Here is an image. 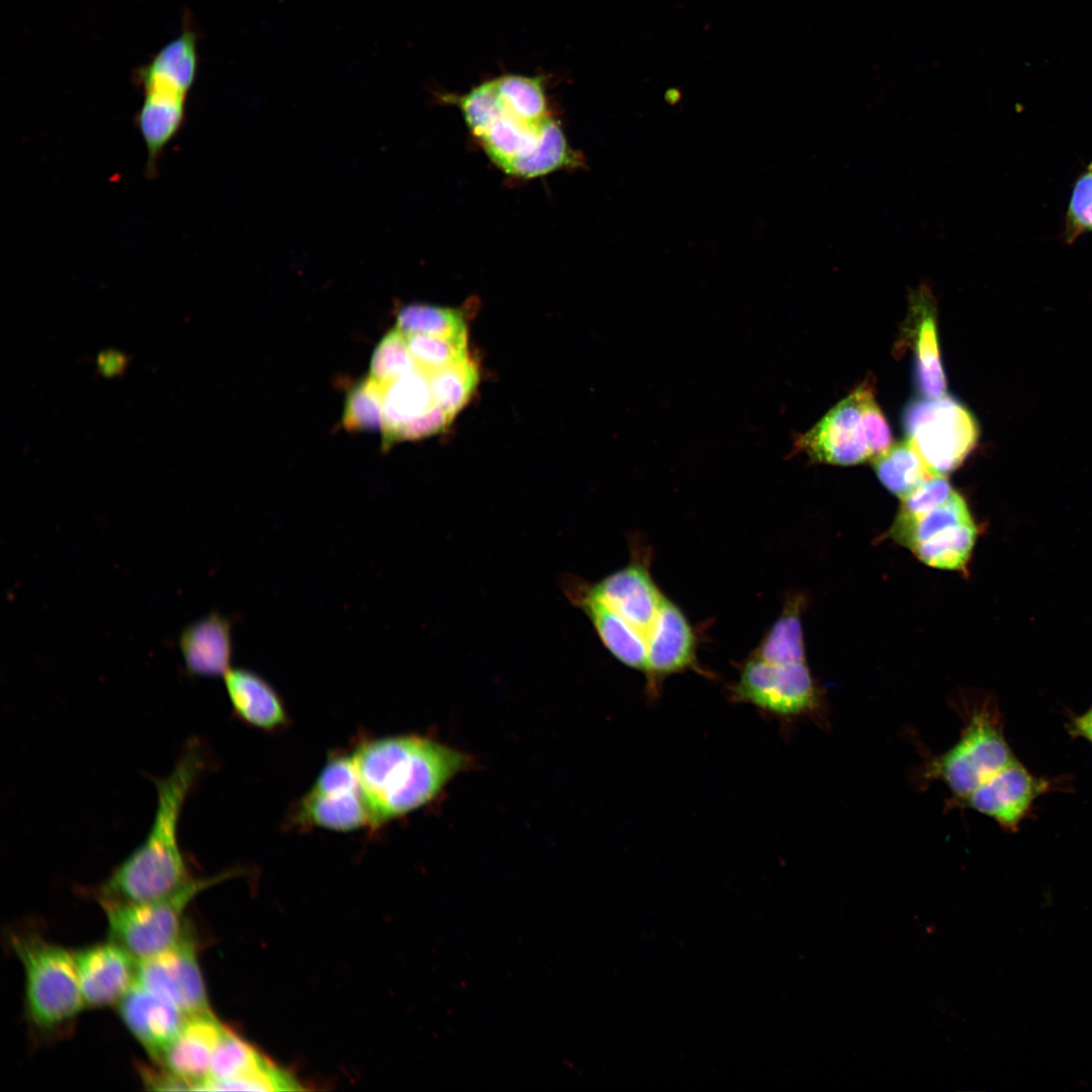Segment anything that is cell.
<instances>
[{
	"label": "cell",
	"instance_id": "obj_8",
	"mask_svg": "<svg viewBox=\"0 0 1092 1092\" xmlns=\"http://www.w3.org/2000/svg\"><path fill=\"white\" fill-rule=\"evenodd\" d=\"M1013 759L1000 721L985 706L972 712L957 743L930 761L926 777L943 782L958 803Z\"/></svg>",
	"mask_w": 1092,
	"mask_h": 1092
},
{
	"label": "cell",
	"instance_id": "obj_16",
	"mask_svg": "<svg viewBox=\"0 0 1092 1092\" xmlns=\"http://www.w3.org/2000/svg\"><path fill=\"white\" fill-rule=\"evenodd\" d=\"M118 1011L129 1032L154 1062H160L186 1019L175 1005L136 981L118 1002Z\"/></svg>",
	"mask_w": 1092,
	"mask_h": 1092
},
{
	"label": "cell",
	"instance_id": "obj_6",
	"mask_svg": "<svg viewBox=\"0 0 1092 1092\" xmlns=\"http://www.w3.org/2000/svg\"><path fill=\"white\" fill-rule=\"evenodd\" d=\"M733 704H749L761 716L788 724L819 714L821 699L806 660L778 663L752 654L740 666L735 682L727 687Z\"/></svg>",
	"mask_w": 1092,
	"mask_h": 1092
},
{
	"label": "cell",
	"instance_id": "obj_15",
	"mask_svg": "<svg viewBox=\"0 0 1092 1092\" xmlns=\"http://www.w3.org/2000/svg\"><path fill=\"white\" fill-rule=\"evenodd\" d=\"M586 589L642 634L647 642L664 595L646 565L632 562Z\"/></svg>",
	"mask_w": 1092,
	"mask_h": 1092
},
{
	"label": "cell",
	"instance_id": "obj_33",
	"mask_svg": "<svg viewBox=\"0 0 1092 1092\" xmlns=\"http://www.w3.org/2000/svg\"><path fill=\"white\" fill-rule=\"evenodd\" d=\"M1092 233V161L1076 177L1064 216L1061 239L1072 245L1081 236Z\"/></svg>",
	"mask_w": 1092,
	"mask_h": 1092
},
{
	"label": "cell",
	"instance_id": "obj_30",
	"mask_svg": "<svg viewBox=\"0 0 1092 1092\" xmlns=\"http://www.w3.org/2000/svg\"><path fill=\"white\" fill-rule=\"evenodd\" d=\"M343 423L350 430H382L383 385L370 377L357 384L348 394Z\"/></svg>",
	"mask_w": 1092,
	"mask_h": 1092
},
{
	"label": "cell",
	"instance_id": "obj_1",
	"mask_svg": "<svg viewBox=\"0 0 1092 1092\" xmlns=\"http://www.w3.org/2000/svg\"><path fill=\"white\" fill-rule=\"evenodd\" d=\"M208 757L200 741L190 739L170 774L154 779L157 807L145 840L96 889V900L143 903L177 892L194 877L178 837L184 803L202 772Z\"/></svg>",
	"mask_w": 1092,
	"mask_h": 1092
},
{
	"label": "cell",
	"instance_id": "obj_39",
	"mask_svg": "<svg viewBox=\"0 0 1092 1092\" xmlns=\"http://www.w3.org/2000/svg\"><path fill=\"white\" fill-rule=\"evenodd\" d=\"M1076 719H1078L1081 722L1092 725V706L1086 713H1084L1081 716L1076 717Z\"/></svg>",
	"mask_w": 1092,
	"mask_h": 1092
},
{
	"label": "cell",
	"instance_id": "obj_34",
	"mask_svg": "<svg viewBox=\"0 0 1092 1092\" xmlns=\"http://www.w3.org/2000/svg\"><path fill=\"white\" fill-rule=\"evenodd\" d=\"M862 421L872 460L892 446V435L888 422L878 405L874 388L864 382L858 386Z\"/></svg>",
	"mask_w": 1092,
	"mask_h": 1092
},
{
	"label": "cell",
	"instance_id": "obj_11",
	"mask_svg": "<svg viewBox=\"0 0 1092 1092\" xmlns=\"http://www.w3.org/2000/svg\"><path fill=\"white\" fill-rule=\"evenodd\" d=\"M697 640L694 629L682 611L664 599L655 623L647 637L645 669L646 696L650 702L660 696L662 681L671 674L696 670L709 673L697 662Z\"/></svg>",
	"mask_w": 1092,
	"mask_h": 1092
},
{
	"label": "cell",
	"instance_id": "obj_18",
	"mask_svg": "<svg viewBox=\"0 0 1092 1092\" xmlns=\"http://www.w3.org/2000/svg\"><path fill=\"white\" fill-rule=\"evenodd\" d=\"M235 717L265 732H278L290 724L283 698L261 674L245 668H231L222 677Z\"/></svg>",
	"mask_w": 1092,
	"mask_h": 1092
},
{
	"label": "cell",
	"instance_id": "obj_3",
	"mask_svg": "<svg viewBox=\"0 0 1092 1092\" xmlns=\"http://www.w3.org/2000/svg\"><path fill=\"white\" fill-rule=\"evenodd\" d=\"M485 154L505 173L536 178L573 162L559 123L551 116L530 119L510 109L495 80L449 97Z\"/></svg>",
	"mask_w": 1092,
	"mask_h": 1092
},
{
	"label": "cell",
	"instance_id": "obj_26",
	"mask_svg": "<svg viewBox=\"0 0 1092 1092\" xmlns=\"http://www.w3.org/2000/svg\"><path fill=\"white\" fill-rule=\"evenodd\" d=\"M978 535L974 521L952 527L911 549L923 563L943 569H962L967 564Z\"/></svg>",
	"mask_w": 1092,
	"mask_h": 1092
},
{
	"label": "cell",
	"instance_id": "obj_22",
	"mask_svg": "<svg viewBox=\"0 0 1092 1092\" xmlns=\"http://www.w3.org/2000/svg\"><path fill=\"white\" fill-rule=\"evenodd\" d=\"M197 36L189 27L167 42L139 69L136 80L144 89H162L188 96L197 73Z\"/></svg>",
	"mask_w": 1092,
	"mask_h": 1092
},
{
	"label": "cell",
	"instance_id": "obj_10",
	"mask_svg": "<svg viewBox=\"0 0 1092 1092\" xmlns=\"http://www.w3.org/2000/svg\"><path fill=\"white\" fill-rule=\"evenodd\" d=\"M794 447V452L805 453L813 461L828 464L853 465L872 459L858 387L814 427L796 438Z\"/></svg>",
	"mask_w": 1092,
	"mask_h": 1092
},
{
	"label": "cell",
	"instance_id": "obj_9",
	"mask_svg": "<svg viewBox=\"0 0 1092 1092\" xmlns=\"http://www.w3.org/2000/svg\"><path fill=\"white\" fill-rule=\"evenodd\" d=\"M135 981L175 1005L186 1017L211 1011L195 939L188 929L170 948L139 961Z\"/></svg>",
	"mask_w": 1092,
	"mask_h": 1092
},
{
	"label": "cell",
	"instance_id": "obj_32",
	"mask_svg": "<svg viewBox=\"0 0 1092 1092\" xmlns=\"http://www.w3.org/2000/svg\"><path fill=\"white\" fill-rule=\"evenodd\" d=\"M494 80L503 101L513 111L530 119L550 115L540 78L506 75Z\"/></svg>",
	"mask_w": 1092,
	"mask_h": 1092
},
{
	"label": "cell",
	"instance_id": "obj_36",
	"mask_svg": "<svg viewBox=\"0 0 1092 1092\" xmlns=\"http://www.w3.org/2000/svg\"><path fill=\"white\" fill-rule=\"evenodd\" d=\"M138 1071L147 1089L159 1091L191 1090L187 1082L163 1064L157 1062H154V1065L141 1064Z\"/></svg>",
	"mask_w": 1092,
	"mask_h": 1092
},
{
	"label": "cell",
	"instance_id": "obj_25",
	"mask_svg": "<svg viewBox=\"0 0 1092 1092\" xmlns=\"http://www.w3.org/2000/svg\"><path fill=\"white\" fill-rule=\"evenodd\" d=\"M873 465L883 485L901 500L933 476L908 440L892 445L875 457Z\"/></svg>",
	"mask_w": 1092,
	"mask_h": 1092
},
{
	"label": "cell",
	"instance_id": "obj_35",
	"mask_svg": "<svg viewBox=\"0 0 1092 1092\" xmlns=\"http://www.w3.org/2000/svg\"><path fill=\"white\" fill-rule=\"evenodd\" d=\"M953 491L944 475H933L902 499L898 517H915L943 503Z\"/></svg>",
	"mask_w": 1092,
	"mask_h": 1092
},
{
	"label": "cell",
	"instance_id": "obj_2",
	"mask_svg": "<svg viewBox=\"0 0 1092 1092\" xmlns=\"http://www.w3.org/2000/svg\"><path fill=\"white\" fill-rule=\"evenodd\" d=\"M374 830L433 801L469 755L416 734L366 736L351 750Z\"/></svg>",
	"mask_w": 1092,
	"mask_h": 1092
},
{
	"label": "cell",
	"instance_id": "obj_4",
	"mask_svg": "<svg viewBox=\"0 0 1092 1092\" xmlns=\"http://www.w3.org/2000/svg\"><path fill=\"white\" fill-rule=\"evenodd\" d=\"M12 947L24 971L25 1013L40 1038L69 1034L85 1002L74 951L34 934H13Z\"/></svg>",
	"mask_w": 1092,
	"mask_h": 1092
},
{
	"label": "cell",
	"instance_id": "obj_37",
	"mask_svg": "<svg viewBox=\"0 0 1092 1092\" xmlns=\"http://www.w3.org/2000/svg\"><path fill=\"white\" fill-rule=\"evenodd\" d=\"M128 364V357L117 350H104L96 358L97 372L104 377L120 375Z\"/></svg>",
	"mask_w": 1092,
	"mask_h": 1092
},
{
	"label": "cell",
	"instance_id": "obj_19",
	"mask_svg": "<svg viewBox=\"0 0 1092 1092\" xmlns=\"http://www.w3.org/2000/svg\"><path fill=\"white\" fill-rule=\"evenodd\" d=\"M233 622L213 612L188 625L179 637L186 671L192 676L223 677L232 668Z\"/></svg>",
	"mask_w": 1092,
	"mask_h": 1092
},
{
	"label": "cell",
	"instance_id": "obj_23",
	"mask_svg": "<svg viewBox=\"0 0 1092 1092\" xmlns=\"http://www.w3.org/2000/svg\"><path fill=\"white\" fill-rule=\"evenodd\" d=\"M186 100L187 97L164 91H144L135 122L147 148V170L151 174L156 171L164 149L184 123Z\"/></svg>",
	"mask_w": 1092,
	"mask_h": 1092
},
{
	"label": "cell",
	"instance_id": "obj_28",
	"mask_svg": "<svg viewBox=\"0 0 1092 1092\" xmlns=\"http://www.w3.org/2000/svg\"><path fill=\"white\" fill-rule=\"evenodd\" d=\"M264 1058L226 1027L213 1054L208 1078L200 1090H221L225 1084L249 1071Z\"/></svg>",
	"mask_w": 1092,
	"mask_h": 1092
},
{
	"label": "cell",
	"instance_id": "obj_13",
	"mask_svg": "<svg viewBox=\"0 0 1092 1092\" xmlns=\"http://www.w3.org/2000/svg\"><path fill=\"white\" fill-rule=\"evenodd\" d=\"M74 958L87 1007L118 1003L136 980L139 961L111 939L80 948Z\"/></svg>",
	"mask_w": 1092,
	"mask_h": 1092
},
{
	"label": "cell",
	"instance_id": "obj_12",
	"mask_svg": "<svg viewBox=\"0 0 1092 1092\" xmlns=\"http://www.w3.org/2000/svg\"><path fill=\"white\" fill-rule=\"evenodd\" d=\"M1046 785L1015 758L958 803L994 819L1004 829L1014 830Z\"/></svg>",
	"mask_w": 1092,
	"mask_h": 1092
},
{
	"label": "cell",
	"instance_id": "obj_27",
	"mask_svg": "<svg viewBox=\"0 0 1092 1092\" xmlns=\"http://www.w3.org/2000/svg\"><path fill=\"white\" fill-rule=\"evenodd\" d=\"M800 606V599L787 605L752 654L778 663L805 660Z\"/></svg>",
	"mask_w": 1092,
	"mask_h": 1092
},
{
	"label": "cell",
	"instance_id": "obj_20",
	"mask_svg": "<svg viewBox=\"0 0 1092 1092\" xmlns=\"http://www.w3.org/2000/svg\"><path fill=\"white\" fill-rule=\"evenodd\" d=\"M914 318L915 383L923 397L936 398L945 395V376L941 366L937 332L936 309L931 290L921 284L909 297Z\"/></svg>",
	"mask_w": 1092,
	"mask_h": 1092
},
{
	"label": "cell",
	"instance_id": "obj_31",
	"mask_svg": "<svg viewBox=\"0 0 1092 1092\" xmlns=\"http://www.w3.org/2000/svg\"><path fill=\"white\" fill-rule=\"evenodd\" d=\"M416 369L417 363L408 351L406 338L395 327L376 346L371 358L369 377L385 385Z\"/></svg>",
	"mask_w": 1092,
	"mask_h": 1092
},
{
	"label": "cell",
	"instance_id": "obj_29",
	"mask_svg": "<svg viewBox=\"0 0 1092 1092\" xmlns=\"http://www.w3.org/2000/svg\"><path fill=\"white\" fill-rule=\"evenodd\" d=\"M395 327L405 335L424 334L443 337L468 335L461 310L423 303H412L399 309Z\"/></svg>",
	"mask_w": 1092,
	"mask_h": 1092
},
{
	"label": "cell",
	"instance_id": "obj_38",
	"mask_svg": "<svg viewBox=\"0 0 1092 1092\" xmlns=\"http://www.w3.org/2000/svg\"><path fill=\"white\" fill-rule=\"evenodd\" d=\"M1072 729L1074 734L1085 738L1092 744V725L1074 719Z\"/></svg>",
	"mask_w": 1092,
	"mask_h": 1092
},
{
	"label": "cell",
	"instance_id": "obj_24",
	"mask_svg": "<svg viewBox=\"0 0 1092 1092\" xmlns=\"http://www.w3.org/2000/svg\"><path fill=\"white\" fill-rule=\"evenodd\" d=\"M972 520L965 499L953 490L930 511L915 517L897 516L890 533L898 543L911 550L919 543Z\"/></svg>",
	"mask_w": 1092,
	"mask_h": 1092
},
{
	"label": "cell",
	"instance_id": "obj_14",
	"mask_svg": "<svg viewBox=\"0 0 1092 1092\" xmlns=\"http://www.w3.org/2000/svg\"><path fill=\"white\" fill-rule=\"evenodd\" d=\"M284 825L296 831L314 828L340 832L361 828L374 830L362 787L324 790L311 786L291 806Z\"/></svg>",
	"mask_w": 1092,
	"mask_h": 1092
},
{
	"label": "cell",
	"instance_id": "obj_7",
	"mask_svg": "<svg viewBox=\"0 0 1092 1092\" xmlns=\"http://www.w3.org/2000/svg\"><path fill=\"white\" fill-rule=\"evenodd\" d=\"M907 440L933 475L957 469L972 452L979 438L976 419L950 396L917 399L903 415Z\"/></svg>",
	"mask_w": 1092,
	"mask_h": 1092
},
{
	"label": "cell",
	"instance_id": "obj_21",
	"mask_svg": "<svg viewBox=\"0 0 1092 1092\" xmlns=\"http://www.w3.org/2000/svg\"><path fill=\"white\" fill-rule=\"evenodd\" d=\"M567 593L588 616L609 652L621 663L644 673L647 663L645 637L593 596L586 586L572 584Z\"/></svg>",
	"mask_w": 1092,
	"mask_h": 1092
},
{
	"label": "cell",
	"instance_id": "obj_5",
	"mask_svg": "<svg viewBox=\"0 0 1092 1092\" xmlns=\"http://www.w3.org/2000/svg\"><path fill=\"white\" fill-rule=\"evenodd\" d=\"M237 871H226L210 878H195L170 896L143 903L98 900L108 922L111 940L125 948L138 961L157 956L173 946L183 936L185 910L204 889L231 878Z\"/></svg>",
	"mask_w": 1092,
	"mask_h": 1092
},
{
	"label": "cell",
	"instance_id": "obj_17",
	"mask_svg": "<svg viewBox=\"0 0 1092 1092\" xmlns=\"http://www.w3.org/2000/svg\"><path fill=\"white\" fill-rule=\"evenodd\" d=\"M225 1028L212 1011L187 1016L178 1035L157 1063L187 1082L191 1090H200L208 1078L213 1054Z\"/></svg>",
	"mask_w": 1092,
	"mask_h": 1092
}]
</instances>
